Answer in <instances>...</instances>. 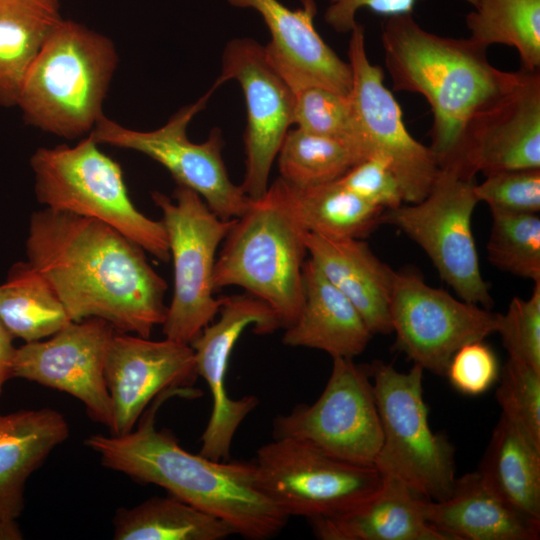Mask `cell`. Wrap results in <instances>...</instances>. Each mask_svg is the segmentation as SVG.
I'll return each mask as SVG.
<instances>
[{"mask_svg":"<svg viewBox=\"0 0 540 540\" xmlns=\"http://www.w3.org/2000/svg\"><path fill=\"white\" fill-rule=\"evenodd\" d=\"M509 358L540 371V281L528 299L514 297L497 327Z\"/></svg>","mask_w":540,"mask_h":540,"instance_id":"cell-36","label":"cell"},{"mask_svg":"<svg viewBox=\"0 0 540 540\" xmlns=\"http://www.w3.org/2000/svg\"><path fill=\"white\" fill-rule=\"evenodd\" d=\"M152 200L161 210L173 262V294L162 331L165 338L190 345L218 314L216 252L235 218L221 219L200 195L181 185L171 196L152 192Z\"/></svg>","mask_w":540,"mask_h":540,"instance_id":"cell-8","label":"cell"},{"mask_svg":"<svg viewBox=\"0 0 540 540\" xmlns=\"http://www.w3.org/2000/svg\"><path fill=\"white\" fill-rule=\"evenodd\" d=\"M389 312L396 347L440 376L460 347L495 333L500 316L428 285L414 272H396Z\"/></svg>","mask_w":540,"mask_h":540,"instance_id":"cell-14","label":"cell"},{"mask_svg":"<svg viewBox=\"0 0 540 540\" xmlns=\"http://www.w3.org/2000/svg\"><path fill=\"white\" fill-rule=\"evenodd\" d=\"M111 40L72 20L51 30L22 84L17 104L24 121L64 138L90 133L117 64Z\"/></svg>","mask_w":540,"mask_h":540,"instance_id":"cell-4","label":"cell"},{"mask_svg":"<svg viewBox=\"0 0 540 540\" xmlns=\"http://www.w3.org/2000/svg\"><path fill=\"white\" fill-rule=\"evenodd\" d=\"M486 244L489 262L501 271L540 281L539 213L493 211Z\"/></svg>","mask_w":540,"mask_h":540,"instance_id":"cell-33","label":"cell"},{"mask_svg":"<svg viewBox=\"0 0 540 540\" xmlns=\"http://www.w3.org/2000/svg\"><path fill=\"white\" fill-rule=\"evenodd\" d=\"M466 15L469 39L516 49L521 69L540 71V0H476Z\"/></svg>","mask_w":540,"mask_h":540,"instance_id":"cell-31","label":"cell"},{"mask_svg":"<svg viewBox=\"0 0 540 540\" xmlns=\"http://www.w3.org/2000/svg\"><path fill=\"white\" fill-rule=\"evenodd\" d=\"M496 399L502 416L540 448V371L508 358Z\"/></svg>","mask_w":540,"mask_h":540,"instance_id":"cell-35","label":"cell"},{"mask_svg":"<svg viewBox=\"0 0 540 540\" xmlns=\"http://www.w3.org/2000/svg\"><path fill=\"white\" fill-rule=\"evenodd\" d=\"M347 55L352 72L349 97L365 158L385 161L401 187L404 203H418L439 173L437 158L407 130L401 107L384 84L381 67L369 60L365 29L358 22L350 32Z\"/></svg>","mask_w":540,"mask_h":540,"instance_id":"cell-12","label":"cell"},{"mask_svg":"<svg viewBox=\"0 0 540 540\" xmlns=\"http://www.w3.org/2000/svg\"><path fill=\"white\" fill-rule=\"evenodd\" d=\"M15 349L13 337L0 320V397L4 383L11 378L10 371Z\"/></svg>","mask_w":540,"mask_h":540,"instance_id":"cell-41","label":"cell"},{"mask_svg":"<svg viewBox=\"0 0 540 540\" xmlns=\"http://www.w3.org/2000/svg\"><path fill=\"white\" fill-rule=\"evenodd\" d=\"M104 370L112 406L109 434L115 436L132 431L155 397L173 390L191 391L198 376L189 344L168 338L153 341L116 330Z\"/></svg>","mask_w":540,"mask_h":540,"instance_id":"cell-19","label":"cell"},{"mask_svg":"<svg viewBox=\"0 0 540 540\" xmlns=\"http://www.w3.org/2000/svg\"><path fill=\"white\" fill-rule=\"evenodd\" d=\"M293 125L316 135L341 141L365 160L349 95L322 87L294 93Z\"/></svg>","mask_w":540,"mask_h":540,"instance_id":"cell-34","label":"cell"},{"mask_svg":"<svg viewBox=\"0 0 540 540\" xmlns=\"http://www.w3.org/2000/svg\"><path fill=\"white\" fill-rule=\"evenodd\" d=\"M426 521L449 540H537L540 520L498 496L478 471L456 478L451 494L422 499Z\"/></svg>","mask_w":540,"mask_h":540,"instance_id":"cell-22","label":"cell"},{"mask_svg":"<svg viewBox=\"0 0 540 540\" xmlns=\"http://www.w3.org/2000/svg\"><path fill=\"white\" fill-rule=\"evenodd\" d=\"M303 290L301 311L285 329L283 344L318 349L332 358L360 355L373 334L355 306L310 258L303 265Z\"/></svg>","mask_w":540,"mask_h":540,"instance_id":"cell-23","label":"cell"},{"mask_svg":"<svg viewBox=\"0 0 540 540\" xmlns=\"http://www.w3.org/2000/svg\"><path fill=\"white\" fill-rule=\"evenodd\" d=\"M23 534L16 520H0V540H19Z\"/></svg>","mask_w":540,"mask_h":540,"instance_id":"cell-42","label":"cell"},{"mask_svg":"<svg viewBox=\"0 0 540 540\" xmlns=\"http://www.w3.org/2000/svg\"><path fill=\"white\" fill-rule=\"evenodd\" d=\"M310 259L355 306L374 334H390V299L396 271L363 239L330 238L305 232Z\"/></svg>","mask_w":540,"mask_h":540,"instance_id":"cell-21","label":"cell"},{"mask_svg":"<svg viewBox=\"0 0 540 540\" xmlns=\"http://www.w3.org/2000/svg\"><path fill=\"white\" fill-rule=\"evenodd\" d=\"M274 438L305 441L337 459L374 466L382 431L373 384L349 358H333L320 397L300 404L273 421Z\"/></svg>","mask_w":540,"mask_h":540,"instance_id":"cell-13","label":"cell"},{"mask_svg":"<svg viewBox=\"0 0 540 540\" xmlns=\"http://www.w3.org/2000/svg\"><path fill=\"white\" fill-rule=\"evenodd\" d=\"M228 80L240 84L246 103L245 172L240 186L249 199L257 200L268 190L273 163L293 125L295 95L269 62L264 46L252 38H235L225 46L214 86Z\"/></svg>","mask_w":540,"mask_h":540,"instance_id":"cell-16","label":"cell"},{"mask_svg":"<svg viewBox=\"0 0 540 540\" xmlns=\"http://www.w3.org/2000/svg\"><path fill=\"white\" fill-rule=\"evenodd\" d=\"M305 231L270 184L251 200L225 237L216 258L215 290L237 286L276 313L282 328L297 319L304 301Z\"/></svg>","mask_w":540,"mask_h":540,"instance_id":"cell-5","label":"cell"},{"mask_svg":"<svg viewBox=\"0 0 540 540\" xmlns=\"http://www.w3.org/2000/svg\"><path fill=\"white\" fill-rule=\"evenodd\" d=\"M475 184V177L442 167L423 200L383 211L381 223L397 227L418 244L461 300L490 309L494 302L472 231Z\"/></svg>","mask_w":540,"mask_h":540,"instance_id":"cell-9","label":"cell"},{"mask_svg":"<svg viewBox=\"0 0 540 540\" xmlns=\"http://www.w3.org/2000/svg\"><path fill=\"white\" fill-rule=\"evenodd\" d=\"M370 369L382 431L374 467L423 498H447L456 480L455 449L429 426L424 369L414 364L404 373L382 361H374Z\"/></svg>","mask_w":540,"mask_h":540,"instance_id":"cell-7","label":"cell"},{"mask_svg":"<svg viewBox=\"0 0 540 540\" xmlns=\"http://www.w3.org/2000/svg\"><path fill=\"white\" fill-rule=\"evenodd\" d=\"M276 160L279 178L295 187L336 181L363 161L349 145L297 127L288 130Z\"/></svg>","mask_w":540,"mask_h":540,"instance_id":"cell-32","label":"cell"},{"mask_svg":"<svg viewBox=\"0 0 540 540\" xmlns=\"http://www.w3.org/2000/svg\"><path fill=\"white\" fill-rule=\"evenodd\" d=\"M114 331L99 318L72 321L47 340L16 348L10 377L70 394L83 403L93 421L109 428L112 406L104 368Z\"/></svg>","mask_w":540,"mask_h":540,"instance_id":"cell-18","label":"cell"},{"mask_svg":"<svg viewBox=\"0 0 540 540\" xmlns=\"http://www.w3.org/2000/svg\"><path fill=\"white\" fill-rule=\"evenodd\" d=\"M0 320L25 343L50 337L72 322L43 275L28 261L16 262L0 284Z\"/></svg>","mask_w":540,"mask_h":540,"instance_id":"cell-30","label":"cell"},{"mask_svg":"<svg viewBox=\"0 0 540 540\" xmlns=\"http://www.w3.org/2000/svg\"><path fill=\"white\" fill-rule=\"evenodd\" d=\"M271 184L305 232L330 238L364 239L381 223L382 209L364 201L337 180L295 187L278 177Z\"/></svg>","mask_w":540,"mask_h":540,"instance_id":"cell-26","label":"cell"},{"mask_svg":"<svg viewBox=\"0 0 540 540\" xmlns=\"http://www.w3.org/2000/svg\"><path fill=\"white\" fill-rule=\"evenodd\" d=\"M381 43L393 90L420 94L430 106L429 147L440 168L454 154L471 115L516 77V71L490 63L488 48L468 37L430 32L412 14L387 17Z\"/></svg>","mask_w":540,"mask_h":540,"instance_id":"cell-3","label":"cell"},{"mask_svg":"<svg viewBox=\"0 0 540 540\" xmlns=\"http://www.w3.org/2000/svg\"><path fill=\"white\" fill-rule=\"evenodd\" d=\"M216 87L193 104L181 108L163 126L151 131H137L121 126L102 116L88 134L96 143L129 149L162 165L176 181L205 201L221 219L240 217L251 199L240 185L234 184L227 172L222 149L224 141L219 129L208 138L192 142L187 127L192 118L205 107Z\"/></svg>","mask_w":540,"mask_h":540,"instance_id":"cell-11","label":"cell"},{"mask_svg":"<svg viewBox=\"0 0 540 540\" xmlns=\"http://www.w3.org/2000/svg\"><path fill=\"white\" fill-rule=\"evenodd\" d=\"M89 135L75 146L38 148L30 158L37 201L56 211L101 221L162 262H169L162 221L131 201L120 165Z\"/></svg>","mask_w":540,"mask_h":540,"instance_id":"cell-6","label":"cell"},{"mask_svg":"<svg viewBox=\"0 0 540 540\" xmlns=\"http://www.w3.org/2000/svg\"><path fill=\"white\" fill-rule=\"evenodd\" d=\"M236 8L252 9L270 33L266 56L294 93L307 87H322L349 95L352 72L322 39L314 26L315 0H301L290 9L279 0H227Z\"/></svg>","mask_w":540,"mask_h":540,"instance_id":"cell-20","label":"cell"},{"mask_svg":"<svg viewBox=\"0 0 540 540\" xmlns=\"http://www.w3.org/2000/svg\"><path fill=\"white\" fill-rule=\"evenodd\" d=\"M235 534L225 521L170 494L120 508L113 518L115 540H222Z\"/></svg>","mask_w":540,"mask_h":540,"instance_id":"cell-29","label":"cell"},{"mask_svg":"<svg viewBox=\"0 0 540 540\" xmlns=\"http://www.w3.org/2000/svg\"><path fill=\"white\" fill-rule=\"evenodd\" d=\"M474 193L491 212L539 213L540 168L488 174L482 183L475 184Z\"/></svg>","mask_w":540,"mask_h":540,"instance_id":"cell-37","label":"cell"},{"mask_svg":"<svg viewBox=\"0 0 540 540\" xmlns=\"http://www.w3.org/2000/svg\"><path fill=\"white\" fill-rule=\"evenodd\" d=\"M217 315L190 346L196 373L207 382L212 396V410L201 436L199 454L215 461H228L238 427L258 405V398L253 395L232 399L227 393L225 379L232 350L250 326L257 335L272 334L282 326L269 305L247 292L221 297Z\"/></svg>","mask_w":540,"mask_h":540,"instance_id":"cell-17","label":"cell"},{"mask_svg":"<svg viewBox=\"0 0 540 540\" xmlns=\"http://www.w3.org/2000/svg\"><path fill=\"white\" fill-rule=\"evenodd\" d=\"M25 249L72 321L99 318L145 338L163 324L166 281L146 251L111 226L44 208L30 217Z\"/></svg>","mask_w":540,"mask_h":540,"instance_id":"cell-1","label":"cell"},{"mask_svg":"<svg viewBox=\"0 0 540 540\" xmlns=\"http://www.w3.org/2000/svg\"><path fill=\"white\" fill-rule=\"evenodd\" d=\"M448 166L471 177L540 168V71L520 68L507 87L478 107L442 167Z\"/></svg>","mask_w":540,"mask_h":540,"instance_id":"cell-15","label":"cell"},{"mask_svg":"<svg viewBox=\"0 0 540 540\" xmlns=\"http://www.w3.org/2000/svg\"><path fill=\"white\" fill-rule=\"evenodd\" d=\"M421 0H327L324 21L338 33H350L357 24L356 14L366 8L375 14L392 17L412 14ZM471 6L476 0H464Z\"/></svg>","mask_w":540,"mask_h":540,"instance_id":"cell-40","label":"cell"},{"mask_svg":"<svg viewBox=\"0 0 540 540\" xmlns=\"http://www.w3.org/2000/svg\"><path fill=\"white\" fill-rule=\"evenodd\" d=\"M258 489L284 514L334 516L361 504L381 487L374 466L337 459L294 438H274L257 450Z\"/></svg>","mask_w":540,"mask_h":540,"instance_id":"cell-10","label":"cell"},{"mask_svg":"<svg viewBox=\"0 0 540 540\" xmlns=\"http://www.w3.org/2000/svg\"><path fill=\"white\" fill-rule=\"evenodd\" d=\"M478 472L510 506L540 520V448L502 415Z\"/></svg>","mask_w":540,"mask_h":540,"instance_id":"cell-28","label":"cell"},{"mask_svg":"<svg viewBox=\"0 0 540 540\" xmlns=\"http://www.w3.org/2000/svg\"><path fill=\"white\" fill-rule=\"evenodd\" d=\"M445 376L462 394L480 395L490 389L498 379V359L483 340L470 342L454 353Z\"/></svg>","mask_w":540,"mask_h":540,"instance_id":"cell-39","label":"cell"},{"mask_svg":"<svg viewBox=\"0 0 540 540\" xmlns=\"http://www.w3.org/2000/svg\"><path fill=\"white\" fill-rule=\"evenodd\" d=\"M423 497L383 475L380 489L343 513L309 519L321 540H449L424 518Z\"/></svg>","mask_w":540,"mask_h":540,"instance_id":"cell-24","label":"cell"},{"mask_svg":"<svg viewBox=\"0 0 540 540\" xmlns=\"http://www.w3.org/2000/svg\"><path fill=\"white\" fill-rule=\"evenodd\" d=\"M168 391L127 434H94L85 445L108 469L134 481L154 484L170 495L228 523L236 534L249 540L277 535L289 517L257 487L254 462L215 461L184 450L165 430H157L155 414Z\"/></svg>","mask_w":540,"mask_h":540,"instance_id":"cell-2","label":"cell"},{"mask_svg":"<svg viewBox=\"0 0 540 540\" xmlns=\"http://www.w3.org/2000/svg\"><path fill=\"white\" fill-rule=\"evenodd\" d=\"M69 435L64 415L51 408L0 414V520L20 516L27 479Z\"/></svg>","mask_w":540,"mask_h":540,"instance_id":"cell-25","label":"cell"},{"mask_svg":"<svg viewBox=\"0 0 540 540\" xmlns=\"http://www.w3.org/2000/svg\"><path fill=\"white\" fill-rule=\"evenodd\" d=\"M61 19L59 0H0L1 106H16L29 68Z\"/></svg>","mask_w":540,"mask_h":540,"instance_id":"cell-27","label":"cell"},{"mask_svg":"<svg viewBox=\"0 0 540 540\" xmlns=\"http://www.w3.org/2000/svg\"><path fill=\"white\" fill-rule=\"evenodd\" d=\"M346 189L383 211L404 203L401 187L388 166L380 158H367L350 168L337 180Z\"/></svg>","mask_w":540,"mask_h":540,"instance_id":"cell-38","label":"cell"}]
</instances>
